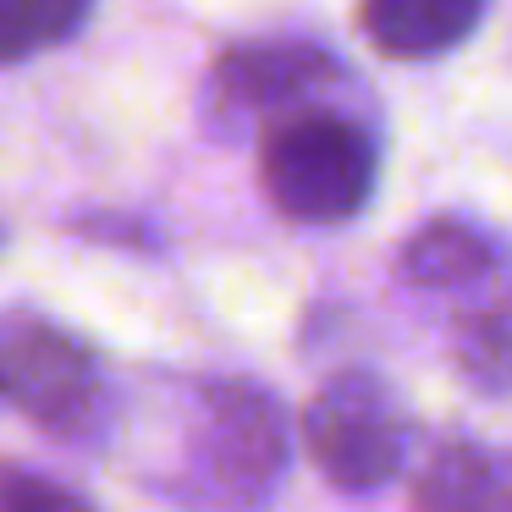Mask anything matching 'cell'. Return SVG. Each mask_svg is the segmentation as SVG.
<instances>
[{"mask_svg": "<svg viewBox=\"0 0 512 512\" xmlns=\"http://www.w3.org/2000/svg\"><path fill=\"white\" fill-rule=\"evenodd\" d=\"M287 413L259 380L210 375L182 386L177 441L155 490L182 512H265L287 474Z\"/></svg>", "mask_w": 512, "mask_h": 512, "instance_id": "cell-1", "label": "cell"}, {"mask_svg": "<svg viewBox=\"0 0 512 512\" xmlns=\"http://www.w3.org/2000/svg\"><path fill=\"white\" fill-rule=\"evenodd\" d=\"M199 111L215 138H248L303 111H358V83L314 39H248L204 72Z\"/></svg>", "mask_w": 512, "mask_h": 512, "instance_id": "cell-2", "label": "cell"}, {"mask_svg": "<svg viewBox=\"0 0 512 512\" xmlns=\"http://www.w3.org/2000/svg\"><path fill=\"white\" fill-rule=\"evenodd\" d=\"M380 149L353 111H303L259 133V182L287 221L336 226L375 199Z\"/></svg>", "mask_w": 512, "mask_h": 512, "instance_id": "cell-3", "label": "cell"}, {"mask_svg": "<svg viewBox=\"0 0 512 512\" xmlns=\"http://www.w3.org/2000/svg\"><path fill=\"white\" fill-rule=\"evenodd\" d=\"M0 397L45 435L94 446L116 424V391L89 342L45 314L12 309L0 320Z\"/></svg>", "mask_w": 512, "mask_h": 512, "instance_id": "cell-4", "label": "cell"}, {"mask_svg": "<svg viewBox=\"0 0 512 512\" xmlns=\"http://www.w3.org/2000/svg\"><path fill=\"white\" fill-rule=\"evenodd\" d=\"M408 413L397 391L375 369H342L331 375L303 408V446L314 468L347 496L391 485L408 463Z\"/></svg>", "mask_w": 512, "mask_h": 512, "instance_id": "cell-5", "label": "cell"}, {"mask_svg": "<svg viewBox=\"0 0 512 512\" xmlns=\"http://www.w3.org/2000/svg\"><path fill=\"white\" fill-rule=\"evenodd\" d=\"M413 512H512V446H435L413 474Z\"/></svg>", "mask_w": 512, "mask_h": 512, "instance_id": "cell-6", "label": "cell"}, {"mask_svg": "<svg viewBox=\"0 0 512 512\" xmlns=\"http://www.w3.org/2000/svg\"><path fill=\"white\" fill-rule=\"evenodd\" d=\"M485 17V0H358V28L391 61H435Z\"/></svg>", "mask_w": 512, "mask_h": 512, "instance_id": "cell-7", "label": "cell"}, {"mask_svg": "<svg viewBox=\"0 0 512 512\" xmlns=\"http://www.w3.org/2000/svg\"><path fill=\"white\" fill-rule=\"evenodd\" d=\"M496 259H501V243L485 226L463 221V215H435L402 243L397 276L419 292H457L485 281L496 270Z\"/></svg>", "mask_w": 512, "mask_h": 512, "instance_id": "cell-8", "label": "cell"}, {"mask_svg": "<svg viewBox=\"0 0 512 512\" xmlns=\"http://www.w3.org/2000/svg\"><path fill=\"white\" fill-rule=\"evenodd\" d=\"M89 12L94 0H0V67L67 45Z\"/></svg>", "mask_w": 512, "mask_h": 512, "instance_id": "cell-9", "label": "cell"}, {"mask_svg": "<svg viewBox=\"0 0 512 512\" xmlns=\"http://www.w3.org/2000/svg\"><path fill=\"white\" fill-rule=\"evenodd\" d=\"M457 364L474 386L512 391V309H485L457 331Z\"/></svg>", "mask_w": 512, "mask_h": 512, "instance_id": "cell-10", "label": "cell"}, {"mask_svg": "<svg viewBox=\"0 0 512 512\" xmlns=\"http://www.w3.org/2000/svg\"><path fill=\"white\" fill-rule=\"evenodd\" d=\"M0 512H100L83 490L23 463H0Z\"/></svg>", "mask_w": 512, "mask_h": 512, "instance_id": "cell-11", "label": "cell"}]
</instances>
